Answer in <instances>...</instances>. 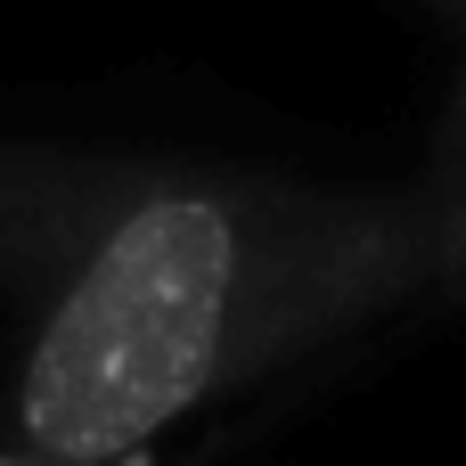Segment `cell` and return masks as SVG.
Masks as SVG:
<instances>
[{
	"label": "cell",
	"instance_id": "1",
	"mask_svg": "<svg viewBox=\"0 0 466 466\" xmlns=\"http://www.w3.org/2000/svg\"><path fill=\"white\" fill-rule=\"evenodd\" d=\"M238 238L205 197H156L82 262L25 360V426L57 459L90 466L180 418L229 328Z\"/></svg>",
	"mask_w": 466,
	"mask_h": 466
}]
</instances>
